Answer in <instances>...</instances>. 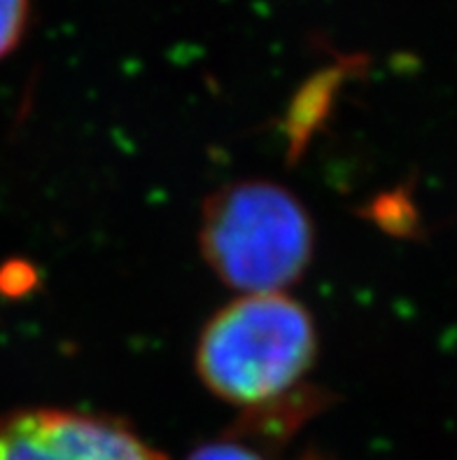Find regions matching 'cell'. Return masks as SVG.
Instances as JSON below:
<instances>
[{
  "label": "cell",
  "mask_w": 457,
  "mask_h": 460,
  "mask_svg": "<svg viewBox=\"0 0 457 460\" xmlns=\"http://www.w3.org/2000/svg\"><path fill=\"white\" fill-rule=\"evenodd\" d=\"M0 460H168L117 416L22 407L0 416Z\"/></svg>",
  "instance_id": "cell-3"
},
{
  "label": "cell",
  "mask_w": 457,
  "mask_h": 460,
  "mask_svg": "<svg viewBox=\"0 0 457 460\" xmlns=\"http://www.w3.org/2000/svg\"><path fill=\"white\" fill-rule=\"evenodd\" d=\"M33 0H0V61L10 57L29 31Z\"/></svg>",
  "instance_id": "cell-5"
},
{
  "label": "cell",
  "mask_w": 457,
  "mask_h": 460,
  "mask_svg": "<svg viewBox=\"0 0 457 460\" xmlns=\"http://www.w3.org/2000/svg\"><path fill=\"white\" fill-rule=\"evenodd\" d=\"M198 251L238 295L287 292L311 267L315 225L292 190L271 181H236L203 201Z\"/></svg>",
  "instance_id": "cell-2"
},
{
  "label": "cell",
  "mask_w": 457,
  "mask_h": 460,
  "mask_svg": "<svg viewBox=\"0 0 457 460\" xmlns=\"http://www.w3.org/2000/svg\"><path fill=\"white\" fill-rule=\"evenodd\" d=\"M267 439L243 428V432H226L224 438L198 444L185 460H273L267 454Z\"/></svg>",
  "instance_id": "cell-4"
},
{
  "label": "cell",
  "mask_w": 457,
  "mask_h": 460,
  "mask_svg": "<svg viewBox=\"0 0 457 460\" xmlns=\"http://www.w3.org/2000/svg\"><path fill=\"white\" fill-rule=\"evenodd\" d=\"M318 358V325L290 292L238 295L203 325L194 369L210 395L245 414L303 391Z\"/></svg>",
  "instance_id": "cell-1"
}]
</instances>
